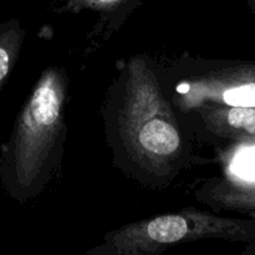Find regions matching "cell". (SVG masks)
Wrapping results in <instances>:
<instances>
[{"label":"cell","instance_id":"7a4b0ae2","mask_svg":"<svg viewBox=\"0 0 255 255\" xmlns=\"http://www.w3.org/2000/svg\"><path fill=\"white\" fill-rule=\"evenodd\" d=\"M120 132L125 144L143 166L156 171L178 157L182 138L171 106L157 77L141 57L127 70Z\"/></svg>","mask_w":255,"mask_h":255},{"label":"cell","instance_id":"8992f818","mask_svg":"<svg viewBox=\"0 0 255 255\" xmlns=\"http://www.w3.org/2000/svg\"><path fill=\"white\" fill-rule=\"evenodd\" d=\"M22 36L24 31L16 21L0 24V90L11 71Z\"/></svg>","mask_w":255,"mask_h":255},{"label":"cell","instance_id":"5b68a950","mask_svg":"<svg viewBox=\"0 0 255 255\" xmlns=\"http://www.w3.org/2000/svg\"><path fill=\"white\" fill-rule=\"evenodd\" d=\"M197 111L209 131L217 136L255 141V109L204 105Z\"/></svg>","mask_w":255,"mask_h":255},{"label":"cell","instance_id":"ba28073f","mask_svg":"<svg viewBox=\"0 0 255 255\" xmlns=\"http://www.w3.org/2000/svg\"><path fill=\"white\" fill-rule=\"evenodd\" d=\"M249 2H251L252 7H253V11H254V14H255V0H249Z\"/></svg>","mask_w":255,"mask_h":255},{"label":"cell","instance_id":"6da1fadb","mask_svg":"<svg viewBox=\"0 0 255 255\" xmlns=\"http://www.w3.org/2000/svg\"><path fill=\"white\" fill-rule=\"evenodd\" d=\"M64 99V81L56 70L49 69L17 116L0 164L2 182L16 198L26 197L34 188L54 148L62 124Z\"/></svg>","mask_w":255,"mask_h":255},{"label":"cell","instance_id":"277c9868","mask_svg":"<svg viewBox=\"0 0 255 255\" xmlns=\"http://www.w3.org/2000/svg\"><path fill=\"white\" fill-rule=\"evenodd\" d=\"M177 104L183 110L204 105L255 109V64L214 71L181 82L176 87Z\"/></svg>","mask_w":255,"mask_h":255},{"label":"cell","instance_id":"3957f363","mask_svg":"<svg viewBox=\"0 0 255 255\" xmlns=\"http://www.w3.org/2000/svg\"><path fill=\"white\" fill-rule=\"evenodd\" d=\"M243 236H246V231L238 222L189 211L129 224L114 232L109 242L120 255H143L194 239L239 238Z\"/></svg>","mask_w":255,"mask_h":255},{"label":"cell","instance_id":"52a82bcc","mask_svg":"<svg viewBox=\"0 0 255 255\" xmlns=\"http://www.w3.org/2000/svg\"><path fill=\"white\" fill-rule=\"evenodd\" d=\"M137 1L138 0H65V9L74 12L91 10L102 14H110L120 11Z\"/></svg>","mask_w":255,"mask_h":255}]
</instances>
